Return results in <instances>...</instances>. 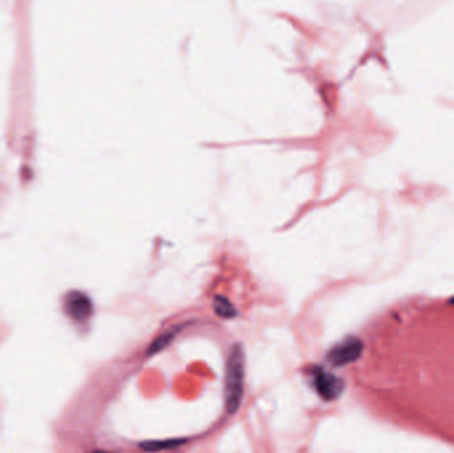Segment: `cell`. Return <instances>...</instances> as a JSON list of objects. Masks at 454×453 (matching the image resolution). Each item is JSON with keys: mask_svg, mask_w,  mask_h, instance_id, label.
<instances>
[{"mask_svg": "<svg viewBox=\"0 0 454 453\" xmlns=\"http://www.w3.org/2000/svg\"><path fill=\"white\" fill-rule=\"evenodd\" d=\"M186 438H165V440H149L140 444V448L145 452H161L177 448L185 444Z\"/></svg>", "mask_w": 454, "mask_h": 453, "instance_id": "5", "label": "cell"}, {"mask_svg": "<svg viewBox=\"0 0 454 453\" xmlns=\"http://www.w3.org/2000/svg\"><path fill=\"white\" fill-rule=\"evenodd\" d=\"M311 382L320 398L327 402L335 400L337 396H340L344 388L343 380H340L334 373L321 369L319 366L311 369Z\"/></svg>", "mask_w": 454, "mask_h": 453, "instance_id": "2", "label": "cell"}, {"mask_svg": "<svg viewBox=\"0 0 454 453\" xmlns=\"http://www.w3.org/2000/svg\"><path fill=\"white\" fill-rule=\"evenodd\" d=\"M361 351H363L361 340L354 336H348L347 339H344L328 351L327 360L335 367L346 366L348 363L354 362L360 356Z\"/></svg>", "mask_w": 454, "mask_h": 453, "instance_id": "3", "label": "cell"}, {"mask_svg": "<svg viewBox=\"0 0 454 453\" xmlns=\"http://www.w3.org/2000/svg\"><path fill=\"white\" fill-rule=\"evenodd\" d=\"M245 392V351L236 343L227 356L225 379V407L233 415L239 409Z\"/></svg>", "mask_w": 454, "mask_h": 453, "instance_id": "1", "label": "cell"}, {"mask_svg": "<svg viewBox=\"0 0 454 453\" xmlns=\"http://www.w3.org/2000/svg\"><path fill=\"white\" fill-rule=\"evenodd\" d=\"M182 327H184V326H176V327H171V329H169L168 331H165L164 334H161L158 338H155V340H154L151 346H149V349H148V351H146V355L151 356V355H154V353L162 351L165 347H168L169 344H170V342L177 336V334L181 331Z\"/></svg>", "mask_w": 454, "mask_h": 453, "instance_id": "6", "label": "cell"}, {"mask_svg": "<svg viewBox=\"0 0 454 453\" xmlns=\"http://www.w3.org/2000/svg\"><path fill=\"white\" fill-rule=\"evenodd\" d=\"M213 307H214L216 314L218 317H220V318L231 319L236 318V315H238V311H236V307L233 306V303L230 302L226 297L217 295L214 298Z\"/></svg>", "mask_w": 454, "mask_h": 453, "instance_id": "7", "label": "cell"}, {"mask_svg": "<svg viewBox=\"0 0 454 453\" xmlns=\"http://www.w3.org/2000/svg\"><path fill=\"white\" fill-rule=\"evenodd\" d=\"M91 453H108V452H104V451H93V452Z\"/></svg>", "mask_w": 454, "mask_h": 453, "instance_id": "8", "label": "cell"}, {"mask_svg": "<svg viewBox=\"0 0 454 453\" xmlns=\"http://www.w3.org/2000/svg\"><path fill=\"white\" fill-rule=\"evenodd\" d=\"M64 310L69 318L76 322H86L93 314V303L82 291H70L64 299Z\"/></svg>", "mask_w": 454, "mask_h": 453, "instance_id": "4", "label": "cell"}]
</instances>
